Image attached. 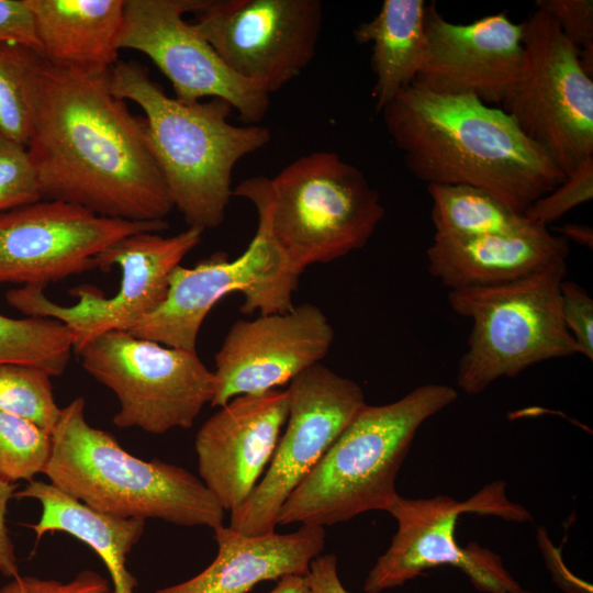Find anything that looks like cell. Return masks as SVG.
Wrapping results in <instances>:
<instances>
[{"instance_id": "8", "label": "cell", "mask_w": 593, "mask_h": 593, "mask_svg": "<svg viewBox=\"0 0 593 593\" xmlns=\"http://www.w3.org/2000/svg\"><path fill=\"white\" fill-rule=\"evenodd\" d=\"M522 23L524 69L502 109L567 176L593 157V80L550 13Z\"/></svg>"}, {"instance_id": "4", "label": "cell", "mask_w": 593, "mask_h": 593, "mask_svg": "<svg viewBox=\"0 0 593 593\" xmlns=\"http://www.w3.org/2000/svg\"><path fill=\"white\" fill-rule=\"evenodd\" d=\"M82 396L60 409L44 474L88 507L118 518H157L178 526L223 525L225 511L201 479L158 459L142 460L92 427Z\"/></svg>"}, {"instance_id": "7", "label": "cell", "mask_w": 593, "mask_h": 593, "mask_svg": "<svg viewBox=\"0 0 593 593\" xmlns=\"http://www.w3.org/2000/svg\"><path fill=\"white\" fill-rule=\"evenodd\" d=\"M566 273L563 260L511 282L449 290L452 311L472 323L457 370L461 391L477 395L500 378L579 354L562 318Z\"/></svg>"}, {"instance_id": "15", "label": "cell", "mask_w": 593, "mask_h": 593, "mask_svg": "<svg viewBox=\"0 0 593 593\" xmlns=\"http://www.w3.org/2000/svg\"><path fill=\"white\" fill-rule=\"evenodd\" d=\"M209 0H125L120 48L138 51L169 79L175 98L192 103L220 98L249 124L268 112L269 94L238 77L198 33L184 13L203 9Z\"/></svg>"}, {"instance_id": "37", "label": "cell", "mask_w": 593, "mask_h": 593, "mask_svg": "<svg viewBox=\"0 0 593 593\" xmlns=\"http://www.w3.org/2000/svg\"><path fill=\"white\" fill-rule=\"evenodd\" d=\"M16 488V483H8L0 479V573L12 579L19 577L20 573L14 545L5 524V515L8 503L13 497Z\"/></svg>"}, {"instance_id": "25", "label": "cell", "mask_w": 593, "mask_h": 593, "mask_svg": "<svg viewBox=\"0 0 593 593\" xmlns=\"http://www.w3.org/2000/svg\"><path fill=\"white\" fill-rule=\"evenodd\" d=\"M427 191L433 202L434 236L523 235L540 225L474 187L428 184Z\"/></svg>"}, {"instance_id": "10", "label": "cell", "mask_w": 593, "mask_h": 593, "mask_svg": "<svg viewBox=\"0 0 593 593\" xmlns=\"http://www.w3.org/2000/svg\"><path fill=\"white\" fill-rule=\"evenodd\" d=\"M77 354L82 368L118 398L113 424L119 428L150 434L190 428L214 395V373L195 350L111 331Z\"/></svg>"}, {"instance_id": "18", "label": "cell", "mask_w": 593, "mask_h": 593, "mask_svg": "<svg viewBox=\"0 0 593 593\" xmlns=\"http://www.w3.org/2000/svg\"><path fill=\"white\" fill-rule=\"evenodd\" d=\"M425 32V58L414 83L427 90L499 107L521 79L523 23H514L504 12L456 24L445 20L433 2L426 5Z\"/></svg>"}, {"instance_id": "20", "label": "cell", "mask_w": 593, "mask_h": 593, "mask_svg": "<svg viewBox=\"0 0 593 593\" xmlns=\"http://www.w3.org/2000/svg\"><path fill=\"white\" fill-rule=\"evenodd\" d=\"M214 530L217 553L195 577L155 593H247L257 583L284 575H306L325 547V529L302 525L296 532L240 534L221 525Z\"/></svg>"}, {"instance_id": "34", "label": "cell", "mask_w": 593, "mask_h": 593, "mask_svg": "<svg viewBox=\"0 0 593 593\" xmlns=\"http://www.w3.org/2000/svg\"><path fill=\"white\" fill-rule=\"evenodd\" d=\"M0 593H112V591L105 578L92 570H83L68 582L19 575L2 585Z\"/></svg>"}, {"instance_id": "13", "label": "cell", "mask_w": 593, "mask_h": 593, "mask_svg": "<svg viewBox=\"0 0 593 593\" xmlns=\"http://www.w3.org/2000/svg\"><path fill=\"white\" fill-rule=\"evenodd\" d=\"M288 425L264 478L231 512L230 527L245 535L275 532L280 510L299 483L367 404L361 387L315 363L289 383Z\"/></svg>"}, {"instance_id": "1", "label": "cell", "mask_w": 593, "mask_h": 593, "mask_svg": "<svg viewBox=\"0 0 593 593\" xmlns=\"http://www.w3.org/2000/svg\"><path fill=\"white\" fill-rule=\"evenodd\" d=\"M26 148L42 200L134 222L165 220L174 209L145 119L111 93L108 76L88 77L45 61Z\"/></svg>"}, {"instance_id": "36", "label": "cell", "mask_w": 593, "mask_h": 593, "mask_svg": "<svg viewBox=\"0 0 593 593\" xmlns=\"http://www.w3.org/2000/svg\"><path fill=\"white\" fill-rule=\"evenodd\" d=\"M305 577L311 593H349L339 579L335 553L320 555L313 559Z\"/></svg>"}, {"instance_id": "5", "label": "cell", "mask_w": 593, "mask_h": 593, "mask_svg": "<svg viewBox=\"0 0 593 593\" xmlns=\"http://www.w3.org/2000/svg\"><path fill=\"white\" fill-rule=\"evenodd\" d=\"M458 399L429 383L398 401L366 404L283 503L278 525L331 526L385 511L400 495L395 481L422 424Z\"/></svg>"}, {"instance_id": "26", "label": "cell", "mask_w": 593, "mask_h": 593, "mask_svg": "<svg viewBox=\"0 0 593 593\" xmlns=\"http://www.w3.org/2000/svg\"><path fill=\"white\" fill-rule=\"evenodd\" d=\"M44 63L31 47L0 44V134L25 147L35 124Z\"/></svg>"}, {"instance_id": "2", "label": "cell", "mask_w": 593, "mask_h": 593, "mask_svg": "<svg viewBox=\"0 0 593 593\" xmlns=\"http://www.w3.org/2000/svg\"><path fill=\"white\" fill-rule=\"evenodd\" d=\"M380 113L405 166L427 186L474 187L524 215L566 178L508 113L477 98L413 82Z\"/></svg>"}, {"instance_id": "40", "label": "cell", "mask_w": 593, "mask_h": 593, "mask_svg": "<svg viewBox=\"0 0 593 593\" xmlns=\"http://www.w3.org/2000/svg\"><path fill=\"white\" fill-rule=\"evenodd\" d=\"M517 593H535V592H530V591H523V590H521V591H519V592H517Z\"/></svg>"}, {"instance_id": "28", "label": "cell", "mask_w": 593, "mask_h": 593, "mask_svg": "<svg viewBox=\"0 0 593 593\" xmlns=\"http://www.w3.org/2000/svg\"><path fill=\"white\" fill-rule=\"evenodd\" d=\"M51 374L22 363H0V412L25 418L52 433L60 407L53 394Z\"/></svg>"}, {"instance_id": "31", "label": "cell", "mask_w": 593, "mask_h": 593, "mask_svg": "<svg viewBox=\"0 0 593 593\" xmlns=\"http://www.w3.org/2000/svg\"><path fill=\"white\" fill-rule=\"evenodd\" d=\"M592 198L593 157H590L567 175L558 187L535 201L524 215L533 223L548 226Z\"/></svg>"}, {"instance_id": "19", "label": "cell", "mask_w": 593, "mask_h": 593, "mask_svg": "<svg viewBox=\"0 0 593 593\" xmlns=\"http://www.w3.org/2000/svg\"><path fill=\"white\" fill-rule=\"evenodd\" d=\"M289 415L287 390L233 398L195 435L201 481L226 512L249 497L280 438Z\"/></svg>"}, {"instance_id": "30", "label": "cell", "mask_w": 593, "mask_h": 593, "mask_svg": "<svg viewBox=\"0 0 593 593\" xmlns=\"http://www.w3.org/2000/svg\"><path fill=\"white\" fill-rule=\"evenodd\" d=\"M41 200L27 148L0 134V213Z\"/></svg>"}, {"instance_id": "11", "label": "cell", "mask_w": 593, "mask_h": 593, "mask_svg": "<svg viewBox=\"0 0 593 593\" xmlns=\"http://www.w3.org/2000/svg\"><path fill=\"white\" fill-rule=\"evenodd\" d=\"M203 230H187L163 236L157 232L127 235L104 248L96 257V267L122 272L119 291L107 298L94 286H79L70 292L78 296L72 305L51 301L44 289L22 286L7 292L8 303L30 317H48L67 326L78 353L96 337L111 331H126L165 300L168 279L181 260L200 243Z\"/></svg>"}, {"instance_id": "27", "label": "cell", "mask_w": 593, "mask_h": 593, "mask_svg": "<svg viewBox=\"0 0 593 593\" xmlns=\"http://www.w3.org/2000/svg\"><path fill=\"white\" fill-rule=\"evenodd\" d=\"M71 333L48 317L11 318L0 314V363H22L61 376L70 360Z\"/></svg>"}, {"instance_id": "16", "label": "cell", "mask_w": 593, "mask_h": 593, "mask_svg": "<svg viewBox=\"0 0 593 593\" xmlns=\"http://www.w3.org/2000/svg\"><path fill=\"white\" fill-rule=\"evenodd\" d=\"M168 222H134L99 216L60 201L0 213V283L45 289L96 269V257L116 240L141 232H163Z\"/></svg>"}, {"instance_id": "22", "label": "cell", "mask_w": 593, "mask_h": 593, "mask_svg": "<svg viewBox=\"0 0 593 593\" xmlns=\"http://www.w3.org/2000/svg\"><path fill=\"white\" fill-rule=\"evenodd\" d=\"M51 66L108 76L119 61L125 0H24Z\"/></svg>"}, {"instance_id": "9", "label": "cell", "mask_w": 593, "mask_h": 593, "mask_svg": "<svg viewBox=\"0 0 593 593\" xmlns=\"http://www.w3.org/2000/svg\"><path fill=\"white\" fill-rule=\"evenodd\" d=\"M388 512L398 522V530L367 575L366 593L400 586L438 566L460 569L481 592L517 593L522 590L499 555L477 542L461 547L456 539L461 514L494 515L514 522L532 519L528 511L506 497L503 482L488 484L465 502L447 495L428 499L399 495Z\"/></svg>"}, {"instance_id": "35", "label": "cell", "mask_w": 593, "mask_h": 593, "mask_svg": "<svg viewBox=\"0 0 593 593\" xmlns=\"http://www.w3.org/2000/svg\"><path fill=\"white\" fill-rule=\"evenodd\" d=\"M1 43L21 44L41 53L33 15L24 0H0Z\"/></svg>"}, {"instance_id": "24", "label": "cell", "mask_w": 593, "mask_h": 593, "mask_svg": "<svg viewBox=\"0 0 593 593\" xmlns=\"http://www.w3.org/2000/svg\"><path fill=\"white\" fill-rule=\"evenodd\" d=\"M424 0H384L379 12L354 31L357 43L372 44V98L380 111L412 85L426 52Z\"/></svg>"}, {"instance_id": "23", "label": "cell", "mask_w": 593, "mask_h": 593, "mask_svg": "<svg viewBox=\"0 0 593 593\" xmlns=\"http://www.w3.org/2000/svg\"><path fill=\"white\" fill-rule=\"evenodd\" d=\"M13 497L33 499L41 503L40 521L29 525L36 540L48 532L71 535L103 561L112 580L113 593H134L137 581L126 568V558L141 539L145 521L99 513L43 481H30L24 489L15 491Z\"/></svg>"}, {"instance_id": "32", "label": "cell", "mask_w": 593, "mask_h": 593, "mask_svg": "<svg viewBox=\"0 0 593 593\" xmlns=\"http://www.w3.org/2000/svg\"><path fill=\"white\" fill-rule=\"evenodd\" d=\"M564 325L579 354L593 359V300L573 281L563 280L560 287Z\"/></svg>"}, {"instance_id": "12", "label": "cell", "mask_w": 593, "mask_h": 593, "mask_svg": "<svg viewBox=\"0 0 593 593\" xmlns=\"http://www.w3.org/2000/svg\"><path fill=\"white\" fill-rule=\"evenodd\" d=\"M300 275L258 223L248 247L234 260L216 254L193 268H174L165 300L126 332L168 347L195 350L205 316L223 296L240 292L245 314L286 313L294 306L292 294Z\"/></svg>"}, {"instance_id": "3", "label": "cell", "mask_w": 593, "mask_h": 593, "mask_svg": "<svg viewBox=\"0 0 593 593\" xmlns=\"http://www.w3.org/2000/svg\"><path fill=\"white\" fill-rule=\"evenodd\" d=\"M108 86L114 97L143 110L148 144L174 208L191 227H219L233 195L235 166L266 146L270 131L232 124L234 109L220 98L192 103L170 98L135 61L119 60L108 74Z\"/></svg>"}, {"instance_id": "21", "label": "cell", "mask_w": 593, "mask_h": 593, "mask_svg": "<svg viewBox=\"0 0 593 593\" xmlns=\"http://www.w3.org/2000/svg\"><path fill=\"white\" fill-rule=\"evenodd\" d=\"M569 242L539 225L523 235L434 236L428 271L449 290L511 282L567 259Z\"/></svg>"}, {"instance_id": "17", "label": "cell", "mask_w": 593, "mask_h": 593, "mask_svg": "<svg viewBox=\"0 0 593 593\" xmlns=\"http://www.w3.org/2000/svg\"><path fill=\"white\" fill-rule=\"evenodd\" d=\"M334 342L323 311L302 303L286 313L235 322L215 354V391L211 406L242 394L261 393L290 383L320 363Z\"/></svg>"}, {"instance_id": "14", "label": "cell", "mask_w": 593, "mask_h": 593, "mask_svg": "<svg viewBox=\"0 0 593 593\" xmlns=\"http://www.w3.org/2000/svg\"><path fill=\"white\" fill-rule=\"evenodd\" d=\"M194 14L222 61L269 96L310 65L323 26L318 0H209Z\"/></svg>"}, {"instance_id": "6", "label": "cell", "mask_w": 593, "mask_h": 593, "mask_svg": "<svg viewBox=\"0 0 593 593\" xmlns=\"http://www.w3.org/2000/svg\"><path fill=\"white\" fill-rule=\"evenodd\" d=\"M233 195L255 205L258 223L300 273L362 248L384 216L363 172L326 150L296 158L271 179H245Z\"/></svg>"}, {"instance_id": "33", "label": "cell", "mask_w": 593, "mask_h": 593, "mask_svg": "<svg viewBox=\"0 0 593 593\" xmlns=\"http://www.w3.org/2000/svg\"><path fill=\"white\" fill-rule=\"evenodd\" d=\"M536 7L550 13L578 48L593 46L592 0H537Z\"/></svg>"}, {"instance_id": "39", "label": "cell", "mask_w": 593, "mask_h": 593, "mask_svg": "<svg viewBox=\"0 0 593 593\" xmlns=\"http://www.w3.org/2000/svg\"><path fill=\"white\" fill-rule=\"evenodd\" d=\"M269 593H311L305 575L290 574L280 578Z\"/></svg>"}, {"instance_id": "29", "label": "cell", "mask_w": 593, "mask_h": 593, "mask_svg": "<svg viewBox=\"0 0 593 593\" xmlns=\"http://www.w3.org/2000/svg\"><path fill=\"white\" fill-rule=\"evenodd\" d=\"M52 451V435L36 424L0 412V479L32 481L43 473Z\"/></svg>"}, {"instance_id": "38", "label": "cell", "mask_w": 593, "mask_h": 593, "mask_svg": "<svg viewBox=\"0 0 593 593\" xmlns=\"http://www.w3.org/2000/svg\"><path fill=\"white\" fill-rule=\"evenodd\" d=\"M559 234L568 242L572 240L580 245L592 248L593 232L588 225L568 223L559 228Z\"/></svg>"}]
</instances>
